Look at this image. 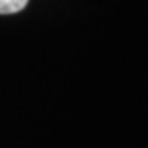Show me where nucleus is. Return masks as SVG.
Instances as JSON below:
<instances>
[{
    "instance_id": "f257e3e1",
    "label": "nucleus",
    "mask_w": 148,
    "mask_h": 148,
    "mask_svg": "<svg viewBox=\"0 0 148 148\" xmlns=\"http://www.w3.org/2000/svg\"><path fill=\"white\" fill-rule=\"evenodd\" d=\"M28 0H0V15L18 13L27 7Z\"/></svg>"
}]
</instances>
